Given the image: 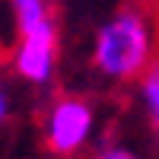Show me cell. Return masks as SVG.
I'll list each match as a JSON object with an SVG mask.
<instances>
[{
    "label": "cell",
    "instance_id": "obj_1",
    "mask_svg": "<svg viewBox=\"0 0 159 159\" xmlns=\"http://www.w3.org/2000/svg\"><path fill=\"white\" fill-rule=\"evenodd\" d=\"M153 57V35L147 16L134 7H121L108 16L92 42V67L105 80L115 83H127L134 76H143L150 70Z\"/></svg>",
    "mask_w": 159,
    "mask_h": 159
},
{
    "label": "cell",
    "instance_id": "obj_2",
    "mask_svg": "<svg viewBox=\"0 0 159 159\" xmlns=\"http://www.w3.org/2000/svg\"><path fill=\"white\" fill-rule=\"evenodd\" d=\"M96 127V111L80 96H61L54 99L45 121V143L54 156H73L89 143Z\"/></svg>",
    "mask_w": 159,
    "mask_h": 159
},
{
    "label": "cell",
    "instance_id": "obj_3",
    "mask_svg": "<svg viewBox=\"0 0 159 159\" xmlns=\"http://www.w3.org/2000/svg\"><path fill=\"white\" fill-rule=\"evenodd\" d=\"M13 67L32 86H48L51 83V76L57 70V25H54V19H45L35 29L19 35Z\"/></svg>",
    "mask_w": 159,
    "mask_h": 159
},
{
    "label": "cell",
    "instance_id": "obj_4",
    "mask_svg": "<svg viewBox=\"0 0 159 159\" xmlns=\"http://www.w3.org/2000/svg\"><path fill=\"white\" fill-rule=\"evenodd\" d=\"M10 10H13V29L19 35L35 29L38 22L51 19V10H48V0H7Z\"/></svg>",
    "mask_w": 159,
    "mask_h": 159
},
{
    "label": "cell",
    "instance_id": "obj_5",
    "mask_svg": "<svg viewBox=\"0 0 159 159\" xmlns=\"http://www.w3.org/2000/svg\"><path fill=\"white\" fill-rule=\"evenodd\" d=\"M143 102H147L153 127L159 130V64H150V70L143 73Z\"/></svg>",
    "mask_w": 159,
    "mask_h": 159
},
{
    "label": "cell",
    "instance_id": "obj_6",
    "mask_svg": "<svg viewBox=\"0 0 159 159\" xmlns=\"http://www.w3.org/2000/svg\"><path fill=\"white\" fill-rule=\"evenodd\" d=\"M92 159H140L134 150H127V147H105V150H99Z\"/></svg>",
    "mask_w": 159,
    "mask_h": 159
},
{
    "label": "cell",
    "instance_id": "obj_7",
    "mask_svg": "<svg viewBox=\"0 0 159 159\" xmlns=\"http://www.w3.org/2000/svg\"><path fill=\"white\" fill-rule=\"evenodd\" d=\"M7 118H10V96H7V89L0 86V127L7 124Z\"/></svg>",
    "mask_w": 159,
    "mask_h": 159
}]
</instances>
